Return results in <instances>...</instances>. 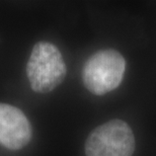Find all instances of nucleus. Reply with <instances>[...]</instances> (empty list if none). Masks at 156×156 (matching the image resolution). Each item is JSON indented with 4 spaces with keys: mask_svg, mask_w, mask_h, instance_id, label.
Instances as JSON below:
<instances>
[{
    "mask_svg": "<svg viewBox=\"0 0 156 156\" xmlns=\"http://www.w3.org/2000/svg\"><path fill=\"white\" fill-rule=\"evenodd\" d=\"M67 69L61 52L49 42L37 43L27 64L30 87L38 93H49L63 82Z\"/></svg>",
    "mask_w": 156,
    "mask_h": 156,
    "instance_id": "obj_1",
    "label": "nucleus"
},
{
    "mask_svg": "<svg viewBox=\"0 0 156 156\" xmlns=\"http://www.w3.org/2000/svg\"><path fill=\"white\" fill-rule=\"evenodd\" d=\"M126 61L120 52L101 50L87 59L82 69L86 89L95 95H104L116 89L123 80Z\"/></svg>",
    "mask_w": 156,
    "mask_h": 156,
    "instance_id": "obj_2",
    "label": "nucleus"
},
{
    "mask_svg": "<svg viewBox=\"0 0 156 156\" xmlns=\"http://www.w3.org/2000/svg\"><path fill=\"white\" fill-rule=\"evenodd\" d=\"M134 150L132 129L118 119L95 128L85 141L86 156H132Z\"/></svg>",
    "mask_w": 156,
    "mask_h": 156,
    "instance_id": "obj_3",
    "label": "nucleus"
},
{
    "mask_svg": "<svg viewBox=\"0 0 156 156\" xmlns=\"http://www.w3.org/2000/svg\"><path fill=\"white\" fill-rule=\"evenodd\" d=\"M33 129L20 108L0 102V144L10 150H20L29 144Z\"/></svg>",
    "mask_w": 156,
    "mask_h": 156,
    "instance_id": "obj_4",
    "label": "nucleus"
}]
</instances>
